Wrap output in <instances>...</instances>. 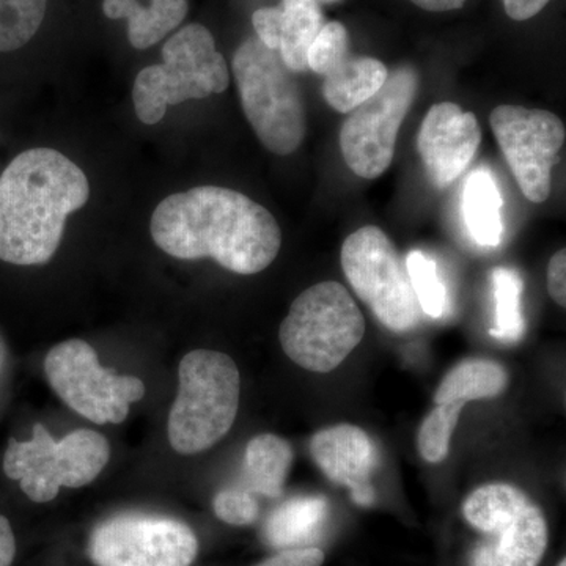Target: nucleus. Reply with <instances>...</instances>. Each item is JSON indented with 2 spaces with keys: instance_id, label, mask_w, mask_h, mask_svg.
<instances>
[{
  "instance_id": "29",
  "label": "nucleus",
  "mask_w": 566,
  "mask_h": 566,
  "mask_svg": "<svg viewBox=\"0 0 566 566\" xmlns=\"http://www.w3.org/2000/svg\"><path fill=\"white\" fill-rule=\"evenodd\" d=\"M324 554L318 547L281 551L256 566H322Z\"/></svg>"
},
{
  "instance_id": "23",
  "label": "nucleus",
  "mask_w": 566,
  "mask_h": 566,
  "mask_svg": "<svg viewBox=\"0 0 566 566\" xmlns=\"http://www.w3.org/2000/svg\"><path fill=\"white\" fill-rule=\"evenodd\" d=\"M493 286L495 301L494 327L490 334L497 340H520L526 331L524 323L523 297L524 281L521 274L513 268L499 266L493 271Z\"/></svg>"
},
{
  "instance_id": "5",
  "label": "nucleus",
  "mask_w": 566,
  "mask_h": 566,
  "mask_svg": "<svg viewBox=\"0 0 566 566\" xmlns=\"http://www.w3.org/2000/svg\"><path fill=\"white\" fill-rule=\"evenodd\" d=\"M229 84V66L216 50L211 32L202 24L185 25L164 44L161 65L147 66L137 74L134 109L142 123L156 125L167 107L218 95Z\"/></svg>"
},
{
  "instance_id": "16",
  "label": "nucleus",
  "mask_w": 566,
  "mask_h": 566,
  "mask_svg": "<svg viewBox=\"0 0 566 566\" xmlns=\"http://www.w3.org/2000/svg\"><path fill=\"white\" fill-rule=\"evenodd\" d=\"M252 24L256 39L277 51L286 69L304 73L308 70V48L326 21L318 0H282L274 9L256 10Z\"/></svg>"
},
{
  "instance_id": "30",
  "label": "nucleus",
  "mask_w": 566,
  "mask_h": 566,
  "mask_svg": "<svg viewBox=\"0 0 566 566\" xmlns=\"http://www.w3.org/2000/svg\"><path fill=\"white\" fill-rule=\"evenodd\" d=\"M547 292L558 305H566V252L554 253L547 266Z\"/></svg>"
},
{
  "instance_id": "15",
  "label": "nucleus",
  "mask_w": 566,
  "mask_h": 566,
  "mask_svg": "<svg viewBox=\"0 0 566 566\" xmlns=\"http://www.w3.org/2000/svg\"><path fill=\"white\" fill-rule=\"evenodd\" d=\"M311 455L331 482L352 491L357 505L375 504L371 475L378 465V450L363 428L349 423L324 428L311 439Z\"/></svg>"
},
{
  "instance_id": "10",
  "label": "nucleus",
  "mask_w": 566,
  "mask_h": 566,
  "mask_svg": "<svg viewBox=\"0 0 566 566\" xmlns=\"http://www.w3.org/2000/svg\"><path fill=\"white\" fill-rule=\"evenodd\" d=\"M44 374L63 403L96 424L125 422L129 406L145 395L139 378L102 367L92 345L80 338L54 346Z\"/></svg>"
},
{
  "instance_id": "2",
  "label": "nucleus",
  "mask_w": 566,
  "mask_h": 566,
  "mask_svg": "<svg viewBox=\"0 0 566 566\" xmlns=\"http://www.w3.org/2000/svg\"><path fill=\"white\" fill-rule=\"evenodd\" d=\"M88 197L87 177L61 151H22L0 175V260L17 266L51 262L66 219Z\"/></svg>"
},
{
  "instance_id": "28",
  "label": "nucleus",
  "mask_w": 566,
  "mask_h": 566,
  "mask_svg": "<svg viewBox=\"0 0 566 566\" xmlns=\"http://www.w3.org/2000/svg\"><path fill=\"white\" fill-rule=\"evenodd\" d=\"M212 506H214L216 516L232 526H249L255 523L260 513L255 494L248 488L222 490L221 493L216 494Z\"/></svg>"
},
{
  "instance_id": "33",
  "label": "nucleus",
  "mask_w": 566,
  "mask_h": 566,
  "mask_svg": "<svg viewBox=\"0 0 566 566\" xmlns=\"http://www.w3.org/2000/svg\"><path fill=\"white\" fill-rule=\"evenodd\" d=\"M411 2L427 11H450L461 9L465 0H411Z\"/></svg>"
},
{
  "instance_id": "34",
  "label": "nucleus",
  "mask_w": 566,
  "mask_h": 566,
  "mask_svg": "<svg viewBox=\"0 0 566 566\" xmlns=\"http://www.w3.org/2000/svg\"><path fill=\"white\" fill-rule=\"evenodd\" d=\"M323 2H337V0H323Z\"/></svg>"
},
{
  "instance_id": "14",
  "label": "nucleus",
  "mask_w": 566,
  "mask_h": 566,
  "mask_svg": "<svg viewBox=\"0 0 566 566\" xmlns=\"http://www.w3.org/2000/svg\"><path fill=\"white\" fill-rule=\"evenodd\" d=\"M482 142V129L472 112L457 103H438L424 115L417 147L428 177L446 188L468 169Z\"/></svg>"
},
{
  "instance_id": "17",
  "label": "nucleus",
  "mask_w": 566,
  "mask_h": 566,
  "mask_svg": "<svg viewBox=\"0 0 566 566\" xmlns=\"http://www.w3.org/2000/svg\"><path fill=\"white\" fill-rule=\"evenodd\" d=\"M387 76L389 71L378 59L348 52L323 74L324 99L340 114H349L371 98L382 87Z\"/></svg>"
},
{
  "instance_id": "7",
  "label": "nucleus",
  "mask_w": 566,
  "mask_h": 566,
  "mask_svg": "<svg viewBox=\"0 0 566 566\" xmlns=\"http://www.w3.org/2000/svg\"><path fill=\"white\" fill-rule=\"evenodd\" d=\"M463 515L482 534L468 554V566H538L545 556V515L516 486L479 488L465 499Z\"/></svg>"
},
{
  "instance_id": "27",
  "label": "nucleus",
  "mask_w": 566,
  "mask_h": 566,
  "mask_svg": "<svg viewBox=\"0 0 566 566\" xmlns=\"http://www.w3.org/2000/svg\"><path fill=\"white\" fill-rule=\"evenodd\" d=\"M349 52V35L342 22H326L308 48V70L323 76L331 65L340 61Z\"/></svg>"
},
{
  "instance_id": "4",
  "label": "nucleus",
  "mask_w": 566,
  "mask_h": 566,
  "mask_svg": "<svg viewBox=\"0 0 566 566\" xmlns=\"http://www.w3.org/2000/svg\"><path fill=\"white\" fill-rule=\"evenodd\" d=\"M232 66L245 118L263 147L292 155L307 134V112L293 71L256 36L238 48Z\"/></svg>"
},
{
  "instance_id": "1",
  "label": "nucleus",
  "mask_w": 566,
  "mask_h": 566,
  "mask_svg": "<svg viewBox=\"0 0 566 566\" xmlns=\"http://www.w3.org/2000/svg\"><path fill=\"white\" fill-rule=\"evenodd\" d=\"M151 238L167 255L212 259L241 275L262 273L282 248V232L266 208L221 186L174 193L151 216Z\"/></svg>"
},
{
  "instance_id": "9",
  "label": "nucleus",
  "mask_w": 566,
  "mask_h": 566,
  "mask_svg": "<svg viewBox=\"0 0 566 566\" xmlns=\"http://www.w3.org/2000/svg\"><path fill=\"white\" fill-rule=\"evenodd\" d=\"M342 268L357 296L394 333H408L420 322V305L406 263L390 238L375 226L346 238Z\"/></svg>"
},
{
  "instance_id": "19",
  "label": "nucleus",
  "mask_w": 566,
  "mask_h": 566,
  "mask_svg": "<svg viewBox=\"0 0 566 566\" xmlns=\"http://www.w3.org/2000/svg\"><path fill=\"white\" fill-rule=\"evenodd\" d=\"M188 0H104L103 11L111 20H128V39L136 50H148L177 29L188 14Z\"/></svg>"
},
{
  "instance_id": "3",
  "label": "nucleus",
  "mask_w": 566,
  "mask_h": 566,
  "mask_svg": "<svg viewBox=\"0 0 566 566\" xmlns=\"http://www.w3.org/2000/svg\"><path fill=\"white\" fill-rule=\"evenodd\" d=\"M241 376L232 357L196 349L178 367V394L167 436L175 452L196 455L229 433L240 408Z\"/></svg>"
},
{
  "instance_id": "20",
  "label": "nucleus",
  "mask_w": 566,
  "mask_h": 566,
  "mask_svg": "<svg viewBox=\"0 0 566 566\" xmlns=\"http://www.w3.org/2000/svg\"><path fill=\"white\" fill-rule=\"evenodd\" d=\"M501 191L493 174L480 167L469 175L463 191V216L469 233L483 248H497L504 233Z\"/></svg>"
},
{
  "instance_id": "11",
  "label": "nucleus",
  "mask_w": 566,
  "mask_h": 566,
  "mask_svg": "<svg viewBox=\"0 0 566 566\" xmlns=\"http://www.w3.org/2000/svg\"><path fill=\"white\" fill-rule=\"evenodd\" d=\"M417 91L419 74L411 66H401L389 73L371 98L349 112L342 126L340 148L346 166L357 177L375 180L389 169L398 132Z\"/></svg>"
},
{
  "instance_id": "35",
  "label": "nucleus",
  "mask_w": 566,
  "mask_h": 566,
  "mask_svg": "<svg viewBox=\"0 0 566 566\" xmlns=\"http://www.w3.org/2000/svg\"><path fill=\"white\" fill-rule=\"evenodd\" d=\"M558 566H566V562H565V560H562V562H560V565H558Z\"/></svg>"
},
{
  "instance_id": "24",
  "label": "nucleus",
  "mask_w": 566,
  "mask_h": 566,
  "mask_svg": "<svg viewBox=\"0 0 566 566\" xmlns=\"http://www.w3.org/2000/svg\"><path fill=\"white\" fill-rule=\"evenodd\" d=\"M48 0H0V52L21 50L39 32Z\"/></svg>"
},
{
  "instance_id": "26",
  "label": "nucleus",
  "mask_w": 566,
  "mask_h": 566,
  "mask_svg": "<svg viewBox=\"0 0 566 566\" xmlns=\"http://www.w3.org/2000/svg\"><path fill=\"white\" fill-rule=\"evenodd\" d=\"M464 403L436 405L433 411L423 420L419 430V452L428 463H441L450 450V439L455 431Z\"/></svg>"
},
{
  "instance_id": "18",
  "label": "nucleus",
  "mask_w": 566,
  "mask_h": 566,
  "mask_svg": "<svg viewBox=\"0 0 566 566\" xmlns=\"http://www.w3.org/2000/svg\"><path fill=\"white\" fill-rule=\"evenodd\" d=\"M323 495H303L286 501L271 513L263 527V538L279 551L304 549L318 539L327 517Z\"/></svg>"
},
{
  "instance_id": "21",
  "label": "nucleus",
  "mask_w": 566,
  "mask_h": 566,
  "mask_svg": "<svg viewBox=\"0 0 566 566\" xmlns=\"http://www.w3.org/2000/svg\"><path fill=\"white\" fill-rule=\"evenodd\" d=\"M293 449L275 434L251 439L244 453V482L253 494L281 497L293 464Z\"/></svg>"
},
{
  "instance_id": "13",
  "label": "nucleus",
  "mask_w": 566,
  "mask_h": 566,
  "mask_svg": "<svg viewBox=\"0 0 566 566\" xmlns=\"http://www.w3.org/2000/svg\"><path fill=\"white\" fill-rule=\"evenodd\" d=\"M490 125L521 191L531 202H545L565 145L564 123L553 112L505 104L491 112Z\"/></svg>"
},
{
  "instance_id": "31",
  "label": "nucleus",
  "mask_w": 566,
  "mask_h": 566,
  "mask_svg": "<svg viewBox=\"0 0 566 566\" xmlns=\"http://www.w3.org/2000/svg\"><path fill=\"white\" fill-rule=\"evenodd\" d=\"M506 14L515 21H527L545 9L551 0H502Z\"/></svg>"
},
{
  "instance_id": "22",
  "label": "nucleus",
  "mask_w": 566,
  "mask_h": 566,
  "mask_svg": "<svg viewBox=\"0 0 566 566\" xmlns=\"http://www.w3.org/2000/svg\"><path fill=\"white\" fill-rule=\"evenodd\" d=\"M509 386V374L501 364L490 359H465L442 379L434 395L436 405L468 403L471 400L497 397Z\"/></svg>"
},
{
  "instance_id": "25",
  "label": "nucleus",
  "mask_w": 566,
  "mask_h": 566,
  "mask_svg": "<svg viewBox=\"0 0 566 566\" xmlns=\"http://www.w3.org/2000/svg\"><path fill=\"white\" fill-rule=\"evenodd\" d=\"M409 281L420 305L430 318H442L449 311V292L438 273V264L422 251H412L406 259Z\"/></svg>"
},
{
  "instance_id": "32",
  "label": "nucleus",
  "mask_w": 566,
  "mask_h": 566,
  "mask_svg": "<svg viewBox=\"0 0 566 566\" xmlns=\"http://www.w3.org/2000/svg\"><path fill=\"white\" fill-rule=\"evenodd\" d=\"M17 554V539L9 520L0 515V566H11Z\"/></svg>"
},
{
  "instance_id": "6",
  "label": "nucleus",
  "mask_w": 566,
  "mask_h": 566,
  "mask_svg": "<svg viewBox=\"0 0 566 566\" xmlns=\"http://www.w3.org/2000/svg\"><path fill=\"white\" fill-rule=\"evenodd\" d=\"M364 334L363 312L348 290L338 282H322L293 301L279 338L294 364L329 374L363 342Z\"/></svg>"
},
{
  "instance_id": "8",
  "label": "nucleus",
  "mask_w": 566,
  "mask_h": 566,
  "mask_svg": "<svg viewBox=\"0 0 566 566\" xmlns=\"http://www.w3.org/2000/svg\"><path fill=\"white\" fill-rule=\"evenodd\" d=\"M109 458V442L96 431L76 430L55 441L44 424L36 423L31 441L10 439L3 472L20 482L31 501L46 504L57 497L62 486L91 485Z\"/></svg>"
},
{
  "instance_id": "12",
  "label": "nucleus",
  "mask_w": 566,
  "mask_h": 566,
  "mask_svg": "<svg viewBox=\"0 0 566 566\" xmlns=\"http://www.w3.org/2000/svg\"><path fill=\"white\" fill-rule=\"evenodd\" d=\"M197 553L199 542L188 524L147 513L107 517L88 542L96 566H189Z\"/></svg>"
}]
</instances>
